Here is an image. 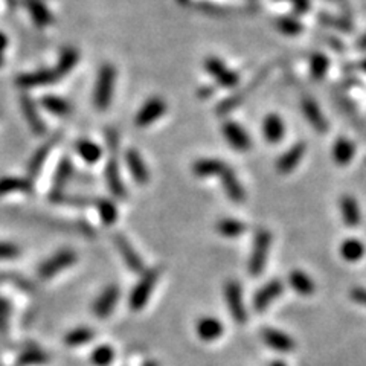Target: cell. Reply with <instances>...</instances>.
I'll return each instance as SVG.
<instances>
[{
	"instance_id": "cell-1",
	"label": "cell",
	"mask_w": 366,
	"mask_h": 366,
	"mask_svg": "<svg viewBox=\"0 0 366 366\" xmlns=\"http://www.w3.org/2000/svg\"><path fill=\"white\" fill-rule=\"evenodd\" d=\"M116 84V69L113 65L106 63L99 67L95 90H93V104L99 112L107 110L112 104Z\"/></svg>"
},
{
	"instance_id": "cell-2",
	"label": "cell",
	"mask_w": 366,
	"mask_h": 366,
	"mask_svg": "<svg viewBox=\"0 0 366 366\" xmlns=\"http://www.w3.org/2000/svg\"><path fill=\"white\" fill-rule=\"evenodd\" d=\"M270 244H272V233L267 229H260L255 233L252 255L251 260H249V272H251V275L258 276L263 274L270 251Z\"/></svg>"
},
{
	"instance_id": "cell-3",
	"label": "cell",
	"mask_w": 366,
	"mask_h": 366,
	"mask_svg": "<svg viewBox=\"0 0 366 366\" xmlns=\"http://www.w3.org/2000/svg\"><path fill=\"white\" fill-rule=\"evenodd\" d=\"M272 69H274V65L263 67L261 71L253 76V80L246 85V88H243L241 90H238L237 93H233L232 97H229V98H226L224 101H222V103L219 106H217V113H219V115H226V113H229L231 110H233V108H235V107H238L240 104H243V101H246V98L249 95H251V93L256 88H258V85L264 80H266L267 75L272 72Z\"/></svg>"
},
{
	"instance_id": "cell-4",
	"label": "cell",
	"mask_w": 366,
	"mask_h": 366,
	"mask_svg": "<svg viewBox=\"0 0 366 366\" xmlns=\"http://www.w3.org/2000/svg\"><path fill=\"white\" fill-rule=\"evenodd\" d=\"M160 278V269L154 267L147 272V274L142 276L141 281L135 287L133 292L130 294V307L131 310H142L148 299H150L151 292L154 289L156 283L159 281Z\"/></svg>"
},
{
	"instance_id": "cell-5",
	"label": "cell",
	"mask_w": 366,
	"mask_h": 366,
	"mask_svg": "<svg viewBox=\"0 0 366 366\" xmlns=\"http://www.w3.org/2000/svg\"><path fill=\"white\" fill-rule=\"evenodd\" d=\"M205 69L214 78L215 83L224 89L237 88L240 83V75L226 66L219 57H208L205 60Z\"/></svg>"
},
{
	"instance_id": "cell-6",
	"label": "cell",
	"mask_w": 366,
	"mask_h": 366,
	"mask_svg": "<svg viewBox=\"0 0 366 366\" xmlns=\"http://www.w3.org/2000/svg\"><path fill=\"white\" fill-rule=\"evenodd\" d=\"M167 112V103L162 97H151L145 104L139 108V112L135 118V124L139 128L150 127L154 121L160 119Z\"/></svg>"
},
{
	"instance_id": "cell-7",
	"label": "cell",
	"mask_w": 366,
	"mask_h": 366,
	"mask_svg": "<svg viewBox=\"0 0 366 366\" xmlns=\"http://www.w3.org/2000/svg\"><path fill=\"white\" fill-rule=\"evenodd\" d=\"M60 78L61 76L57 74L56 69H38V71L34 72L20 74L15 78V84H17L20 89H34L57 83Z\"/></svg>"
},
{
	"instance_id": "cell-8",
	"label": "cell",
	"mask_w": 366,
	"mask_h": 366,
	"mask_svg": "<svg viewBox=\"0 0 366 366\" xmlns=\"http://www.w3.org/2000/svg\"><path fill=\"white\" fill-rule=\"evenodd\" d=\"M223 136L228 144L231 145V148L241 153H246L252 148V141L251 138H249L247 131L237 124L235 121H226L223 124Z\"/></svg>"
},
{
	"instance_id": "cell-9",
	"label": "cell",
	"mask_w": 366,
	"mask_h": 366,
	"mask_svg": "<svg viewBox=\"0 0 366 366\" xmlns=\"http://www.w3.org/2000/svg\"><path fill=\"white\" fill-rule=\"evenodd\" d=\"M224 296L231 315L233 319H235V322L244 324L247 321V313L243 303V293H241L240 284L235 281H229L224 287Z\"/></svg>"
},
{
	"instance_id": "cell-10",
	"label": "cell",
	"mask_w": 366,
	"mask_h": 366,
	"mask_svg": "<svg viewBox=\"0 0 366 366\" xmlns=\"http://www.w3.org/2000/svg\"><path fill=\"white\" fill-rule=\"evenodd\" d=\"M75 261H76L75 252L65 249V251L57 252L56 255L52 256V258L46 260L40 266V269H38V274H40V276L43 279L52 278V276H56L58 272L65 270L66 267L71 266V264H74Z\"/></svg>"
},
{
	"instance_id": "cell-11",
	"label": "cell",
	"mask_w": 366,
	"mask_h": 366,
	"mask_svg": "<svg viewBox=\"0 0 366 366\" xmlns=\"http://www.w3.org/2000/svg\"><path fill=\"white\" fill-rule=\"evenodd\" d=\"M301 108H302L303 116H306L307 121L310 122V126L313 127L316 131H319V133H325V131L328 130V122H326L321 107L317 106V103L313 98L303 97L301 99Z\"/></svg>"
},
{
	"instance_id": "cell-12",
	"label": "cell",
	"mask_w": 366,
	"mask_h": 366,
	"mask_svg": "<svg viewBox=\"0 0 366 366\" xmlns=\"http://www.w3.org/2000/svg\"><path fill=\"white\" fill-rule=\"evenodd\" d=\"M307 153V144L296 142L287 150L276 162V169L279 174H289L299 165L303 154Z\"/></svg>"
},
{
	"instance_id": "cell-13",
	"label": "cell",
	"mask_w": 366,
	"mask_h": 366,
	"mask_svg": "<svg viewBox=\"0 0 366 366\" xmlns=\"http://www.w3.org/2000/svg\"><path fill=\"white\" fill-rule=\"evenodd\" d=\"M283 292L284 284L278 281V279H274V281H270L256 292V294L253 296V308L261 313V311L269 308L270 303L274 302L278 296H281Z\"/></svg>"
},
{
	"instance_id": "cell-14",
	"label": "cell",
	"mask_w": 366,
	"mask_h": 366,
	"mask_svg": "<svg viewBox=\"0 0 366 366\" xmlns=\"http://www.w3.org/2000/svg\"><path fill=\"white\" fill-rule=\"evenodd\" d=\"M126 163L131 177H133L139 185L148 183V181H150V169H148L147 163L144 162L141 153L135 150V148H130V150L126 151Z\"/></svg>"
},
{
	"instance_id": "cell-15",
	"label": "cell",
	"mask_w": 366,
	"mask_h": 366,
	"mask_svg": "<svg viewBox=\"0 0 366 366\" xmlns=\"http://www.w3.org/2000/svg\"><path fill=\"white\" fill-rule=\"evenodd\" d=\"M20 108H22L23 116H25V119L28 122L31 131H33L34 135H38V136L44 135L46 126H44L40 113H38V110H37V104L34 103V101L31 99L28 95H22Z\"/></svg>"
},
{
	"instance_id": "cell-16",
	"label": "cell",
	"mask_w": 366,
	"mask_h": 366,
	"mask_svg": "<svg viewBox=\"0 0 366 366\" xmlns=\"http://www.w3.org/2000/svg\"><path fill=\"white\" fill-rule=\"evenodd\" d=\"M115 244L118 247V251L121 253V256L126 261L127 267L135 272V274H141L144 270V263L141 260V256L138 255V252L133 249V246L130 244V241L124 237V235H115Z\"/></svg>"
},
{
	"instance_id": "cell-17",
	"label": "cell",
	"mask_w": 366,
	"mask_h": 366,
	"mask_svg": "<svg viewBox=\"0 0 366 366\" xmlns=\"http://www.w3.org/2000/svg\"><path fill=\"white\" fill-rule=\"evenodd\" d=\"M285 135V124L281 116L269 113L263 121V136L270 144L281 142Z\"/></svg>"
},
{
	"instance_id": "cell-18",
	"label": "cell",
	"mask_w": 366,
	"mask_h": 366,
	"mask_svg": "<svg viewBox=\"0 0 366 366\" xmlns=\"http://www.w3.org/2000/svg\"><path fill=\"white\" fill-rule=\"evenodd\" d=\"M119 298V289L116 285H110L101 293L97 301L93 302V313H95L98 317H107L112 313L116 302H118Z\"/></svg>"
},
{
	"instance_id": "cell-19",
	"label": "cell",
	"mask_w": 366,
	"mask_h": 366,
	"mask_svg": "<svg viewBox=\"0 0 366 366\" xmlns=\"http://www.w3.org/2000/svg\"><path fill=\"white\" fill-rule=\"evenodd\" d=\"M222 177V183H223V190L226 192V196L229 197V200L235 201V203H241L246 199V191L243 186H241L237 174L233 173V169L229 167L223 171Z\"/></svg>"
},
{
	"instance_id": "cell-20",
	"label": "cell",
	"mask_w": 366,
	"mask_h": 366,
	"mask_svg": "<svg viewBox=\"0 0 366 366\" xmlns=\"http://www.w3.org/2000/svg\"><path fill=\"white\" fill-rule=\"evenodd\" d=\"M25 6L31 15V19L38 28L51 26L53 22V15L51 10L46 6L44 0H25Z\"/></svg>"
},
{
	"instance_id": "cell-21",
	"label": "cell",
	"mask_w": 366,
	"mask_h": 366,
	"mask_svg": "<svg viewBox=\"0 0 366 366\" xmlns=\"http://www.w3.org/2000/svg\"><path fill=\"white\" fill-rule=\"evenodd\" d=\"M261 338L270 348L276 349V351L287 353V351H292V349H294L296 347L294 340L289 336V334L281 333L274 328H264L261 333Z\"/></svg>"
},
{
	"instance_id": "cell-22",
	"label": "cell",
	"mask_w": 366,
	"mask_h": 366,
	"mask_svg": "<svg viewBox=\"0 0 366 366\" xmlns=\"http://www.w3.org/2000/svg\"><path fill=\"white\" fill-rule=\"evenodd\" d=\"M106 181L108 190L112 191L115 197L118 199H126L127 197V190L124 186L122 177L119 173V167L115 159H110L106 165Z\"/></svg>"
},
{
	"instance_id": "cell-23",
	"label": "cell",
	"mask_w": 366,
	"mask_h": 366,
	"mask_svg": "<svg viewBox=\"0 0 366 366\" xmlns=\"http://www.w3.org/2000/svg\"><path fill=\"white\" fill-rule=\"evenodd\" d=\"M339 206H340V214L342 219H344V223L349 228H356V226L360 224V208L357 200L353 196H344L339 200Z\"/></svg>"
},
{
	"instance_id": "cell-24",
	"label": "cell",
	"mask_w": 366,
	"mask_h": 366,
	"mask_svg": "<svg viewBox=\"0 0 366 366\" xmlns=\"http://www.w3.org/2000/svg\"><path fill=\"white\" fill-rule=\"evenodd\" d=\"M356 144L349 141L348 138H339L333 147V159L339 167H345L354 159Z\"/></svg>"
},
{
	"instance_id": "cell-25",
	"label": "cell",
	"mask_w": 366,
	"mask_h": 366,
	"mask_svg": "<svg viewBox=\"0 0 366 366\" xmlns=\"http://www.w3.org/2000/svg\"><path fill=\"white\" fill-rule=\"evenodd\" d=\"M226 168H228V165L219 159H200L194 162L192 173L197 177H220Z\"/></svg>"
},
{
	"instance_id": "cell-26",
	"label": "cell",
	"mask_w": 366,
	"mask_h": 366,
	"mask_svg": "<svg viewBox=\"0 0 366 366\" xmlns=\"http://www.w3.org/2000/svg\"><path fill=\"white\" fill-rule=\"evenodd\" d=\"M197 334L200 339L211 342L219 339L223 334V324L214 317H203L197 324Z\"/></svg>"
},
{
	"instance_id": "cell-27",
	"label": "cell",
	"mask_w": 366,
	"mask_h": 366,
	"mask_svg": "<svg viewBox=\"0 0 366 366\" xmlns=\"http://www.w3.org/2000/svg\"><path fill=\"white\" fill-rule=\"evenodd\" d=\"M72 171H74V167H72L71 159L69 158L61 159V162L58 163V167H57L56 176H53V190H52L51 197L61 194V191H63V188H65V185L69 182V178H71V176H72Z\"/></svg>"
},
{
	"instance_id": "cell-28",
	"label": "cell",
	"mask_w": 366,
	"mask_h": 366,
	"mask_svg": "<svg viewBox=\"0 0 366 366\" xmlns=\"http://www.w3.org/2000/svg\"><path fill=\"white\" fill-rule=\"evenodd\" d=\"M75 150L85 163H97L103 158V148L89 139H80L75 144Z\"/></svg>"
},
{
	"instance_id": "cell-29",
	"label": "cell",
	"mask_w": 366,
	"mask_h": 366,
	"mask_svg": "<svg viewBox=\"0 0 366 366\" xmlns=\"http://www.w3.org/2000/svg\"><path fill=\"white\" fill-rule=\"evenodd\" d=\"M57 139H58V136L53 138L52 141H49L48 144L42 145V147L38 148V150L34 153V156H33V158H31L29 165H28V174H29V177H35L38 173H40V169L43 168L46 159L49 158V154H51V151H52L53 144L57 142Z\"/></svg>"
},
{
	"instance_id": "cell-30",
	"label": "cell",
	"mask_w": 366,
	"mask_h": 366,
	"mask_svg": "<svg viewBox=\"0 0 366 366\" xmlns=\"http://www.w3.org/2000/svg\"><path fill=\"white\" fill-rule=\"evenodd\" d=\"M78 61H80V52L72 48V46H66V48H63L60 52L58 65L56 67L57 74L60 76L67 75L78 65Z\"/></svg>"
},
{
	"instance_id": "cell-31",
	"label": "cell",
	"mask_w": 366,
	"mask_h": 366,
	"mask_svg": "<svg viewBox=\"0 0 366 366\" xmlns=\"http://www.w3.org/2000/svg\"><path fill=\"white\" fill-rule=\"evenodd\" d=\"M40 104L44 110H48L49 113L56 116H67L72 112L71 103L65 98H60L56 95H44L40 101Z\"/></svg>"
},
{
	"instance_id": "cell-32",
	"label": "cell",
	"mask_w": 366,
	"mask_h": 366,
	"mask_svg": "<svg viewBox=\"0 0 366 366\" xmlns=\"http://www.w3.org/2000/svg\"><path fill=\"white\" fill-rule=\"evenodd\" d=\"M33 190V183L31 181L22 177H2L0 178V197H5L11 192H19V191H31Z\"/></svg>"
},
{
	"instance_id": "cell-33",
	"label": "cell",
	"mask_w": 366,
	"mask_h": 366,
	"mask_svg": "<svg viewBox=\"0 0 366 366\" xmlns=\"http://www.w3.org/2000/svg\"><path fill=\"white\" fill-rule=\"evenodd\" d=\"M289 283L293 289L302 296H311L316 290V285L313 281H311V278L301 270L292 272L289 275Z\"/></svg>"
},
{
	"instance_id": "cell-34",
	"label": "cell",
	"mask_w": 366,
	"mask_h": 366,
	"mask_svg": "<svg viewBox=\"0 0 366 366\" xmlns=\"http://www.w3.org/2000/svg\"><path fill=\"white\" fill-rule=\"evenodd\" d=\"M340 255L345 261L356 263L362 260V256L365 255V246L360 240L348 238L340 246Z\"/></svg>"
},
{
	"instance_id": "cell-35",
	"label": "cell",
	"mask_w": 366,
	"mask_h": 366,
	"mask_svg": "<svg viewBox=\"0 0 366 366\" xmlns=\"http://www.w3.org/2000/svg\"><path fill=\"white\" fill-rule=\"evenodd\" d=\"M192 8H196L197 11L208 14V15H214V17H228V15H232L235 13H243L246 10H238V8H228V6H222V5H215V3H209V2H192Z\"/></svg>"
},
{
	"instance_id": "cell-36",
	"label": "cell",
	"mask_w": 366,
	"mask_h": 366,
	"mask_svg": "<svg viewBox=\"0 0 366 366\" xmlns=\"http://www.w3.org/2000/svg\"><path fill=\"white\" fill-rule=\"evenodd\" d=\"M330 69V58L322 52H315L310 57V72L315 80H322Z\"/></svg>"
},
{
	"instance_id": "cell-37",
	"label": "cell",
	"mask_w": 366,
	"mask_h": 366,
	"mask_svg": "<svg viewBox=\"0 0 366 366\" xmlns=\"http://www.w3.org/2000/svg\"><path fill=\"white\" fill-rule=\"evenodd\" d=\"M49 362V356L46 354L40 348H29L25 349L20 356L17 365L19 366H34V365H43Z\"/></svg>"
},
{
	"instance_id": "cell-38",
	"label": "cell",
	"mask_w": 366,
	"mask_h": 366,
	"mask_svg": "<svg viewBox=\"0 0 366 366\" xmlns=\"http://www.w3.org/2000/svg\"><path fill=\"white\" fill-rule=\"evenodd\" d=\"M217 231H219L223 237L235 238L243 235L246 232V224L233 219H223L217 223Z\"/></svg>"
},
{
	"instance_id": "cell-39",
	"label": "cell",
	"mask_w": 366,
	"mask_h": 366,
	"mask_svg": "<svg viewBox=\"0 0 366 366\" xmlns=\"http://www.w3.org/2000/svg\"><path fill=\"white\" fill-rule=\"evenodd\" d=\"M93 203L97 205L99 217L104 224H113L116 219H118V211H116V206L112 200L98 199L93 201Z\"/></svg>"
},
{
	"instance_id": "cell-40",
	"label": "cell",
	"mask_w": 366,
	"mask_h": 366,
	"mask_svg": "<svg viewBox=\"0 0 366 366\" xmlns=\"http://www.w3.org/2000/svg\"><path fill=\"white\" fill-rule=\"evenodd\" d=\"M95 338V333H93L90 328H85V326H81V328L72 330L71 333L66 336V344L69 347H80L85 345Z\"/></svg>"
},
{
	"instance_id": "cell-41",
	"label": "cell",
	"mask_w": 366,
	"mask_h": 366,
	"mask_svg": "<svg viewBox=\"0 0 366 366\" xmlns=\"http://www.w3.org/2000/svg\"><path fill=\"white\" fill-rule=\"evenodd\" d=\"M275 26L285 35H298L302 33V23L294 17H279L275 20Z\"/></svg>"
},
{
	"instance_id": "cell-42",
	"label": "cell",
	"mask_w": 366,
	"mask_h": 366,
	"mask_svg": "<svg viewBox=\"0 0 366 366\" xmlns=\"http://www.w3.org/2000/svg\"><path fill=\"white\" fill-rule=\"evenodd\" d=\"M319 20H321L322 25L344 31V33H349V31L353 29L351 22L347 19H342V17H334V15H330V14H321L319 15Z\"/></svg>"
},
{
	"instance_id": "cell-43",
	"label": "cell",
	"mask_w": 366,
	"mask_h": 366,
	"mask_svg": "<svg viewBox=\"0 0 366 366\" xmlns=\"http://www.w3.org/2000/svg\"><path fill=\"white\" fill-rule=\"evenodd\" d=\"M115 359V351L110 347H99L92 354V363L95 366H108Z\"/></svg>"
},
{
	"instance_id": "cell-44",
	"label": "cell",
	"mask_w": 366,
	"mask_h": 366,
	"mask_svg": "<svg viewBox=\"0 0 366 366\" xmlns=\"http://www.w3.org/2000/svg\"><path fill=\"white\" fill-rule=\"evenodd\" d=\"M19 253H20V251H19L17 246L0 241V261L17 258Z\"/></svg>"
},
{
	"instance_id": "cell-45",
	"label": "cell",
	"mask_w": 366,
	"mask_h": 366,
	"mask_svg": "<svg viewBox=\"0 0 366 366\" xmlns=\"http://www.w3.org/2000/svg\"><path fill=\"white\" fill-rule=\"evenodd\" d=\"M10 316H11L10 302L3 298H0V333L6 331L8 322H10Z\"/></svg>"
},
{
	"instance_id": "cell-46",
	"label": "cell",
	"mask_w": 366,
	"mask_h": 366,
	"mask_svg": "<svg viewBox=\"0 0 366 366\" xmlns=\"http://www.w3.org/2000/svg\"><path fill=\"white\" fill-rule=\"evenodd\" d=\"M106 142H107V147H108V150L110 151H116L118 150V147H119V135H118V131H116L115 128H108L106 131Z\"/></svg>"
},
{
	"instance_id": "cell-47",
	"label": "cell",
	"mask_w": 366,
	"mask_h": 366,
	"mask_svg": "<svg viewBox=\"0 0 366 366\" xmlns=\"http://www.w3.org/2000/svg\"><path fill=\"white\" fill-rule=\"evenodd\" d=\"M285 2H290L298 14H307L311 8V0H285Z\"/></svg>"
},
{
	"instance_id": "cell-48",
	"label": "cell",
	"mask_w": 366,
	"mask_h": 366,
	"mask_svg": "<svg viewBox=\"0 0 366 366\" xmlns=\"http://www.w3.org/2000/svg\"><path fill=\"white\" fill-rule=\"evenodd\" d=\"M351 298L360 306L366 307V289H354L351 290Z\"/></svg>"
},
{
	"instance_id": "cell-49",
	"label": "cell",
	"mask_w": 366,
	"mask_h": 366,
	"mask_svg": "<svg viewBox=\"0 0 366 366\" xmlns=\"http://www.w3.org/2000/svg\"><path fill=\"white\" fill-rule=\"evenodd\" d=\"M8 48V37L6 34H3L2 31H0V67L3 65V53Z\"/></svg>"
},
{
	"instance_id": "cell-50",
	"label": "cell",
	"mask_w": 366,
	"mask_h": 366,
	"mask_svg": "<svg viewBox=\"0 0 366 366\" xmlns=\"http://www.w3.org/2000/svg\"><path fill=\"white\" fill-rule=\"evenodd\" d=\"M213 93H214V89H209V88H203V89H200V90H199V95H200L201 99L209 98V97L213 95Z\"/></svg>"
},
{
	"instance_id": "cell-51",
	"label": "cell",
	"mask_w": 366,
	"mask_h": 366,
	"mask_svg": "<svg viewBox=\"0 0 366 366\" xmlns=\"http://www.w3.org/2000/svg\"><path fill=\"white\" fill-rule=\"evenodd\" d=\"M357 48L360 51H366V34H363L359 40H357Z\"/></svg>"
},
{
	"instance_id": "cell-52",
	"label": "cell",
	"mask_w": 366,
	"mask_h": 366,
	"mask_svg": "<svg viewBox=\"0 0 366 366\" xmlns=\"http://www.w3.org/2000/svg\"><path fill=\"white\" fill-rule=\"evenodd\" d=\"M357 67H359L362 72H365V74H366V58H363V60L360 61V63L357 65Z\"/></svg>"
},
{
	"instance_id": "cell-53",
	"label": "cell",
	"mask_w": 366,
	"mask_h": 366,
	"mask_svg": "<svg viewBox=\"0 0 366 366\" xmlns=\"http://www.w3.org/2000/svg\"><path fill=\"white\" fill-rule=\"evenodd\" d=\"M178 5H191L192 0H177Z\"/></svg>"
},
{
	"instance_id": "cell-54",
	"label": "cell",
	"mask_w": 366,
	"mask_h": 366,
	"mask_svg": "<svg viewBox=\"0 0 366 366\" xmlns=\"http://www.w3.org/2000/svg\"><path fill=\"white\" fill-rule=\"evenodd\" d=\"M272 366H285V363L284 362H274L272 363Z\"/></svg>"
},
{
	"instance_id": "cell-55",
	"label": "cell",
	"mask_w": 366,
	"mask_h": 366,
	"mask_svg": "<svg viewBox=\"0 0 366 366\" xmlns=\"http://www.w3.org/2000/svg\"><path fill=\"white\" fill-rule=\"evenodd\" d=\"M144 366H159L156 362H147Z\"/></svg>"
}]
</instances>
